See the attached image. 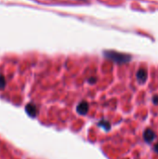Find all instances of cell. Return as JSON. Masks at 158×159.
Returning <instances> with one entry per match:
<instances>
[{"instance_id":"cell-8","label":"cell","mask_w":158,"mask_h":159,"mask_svg":"<svg viewBox=\"0 0 158 159\" xmlns=\"http://www.w3.org/2000/svg\"><path fill=\"white\" fill-rule=\"evenodd\" d=\"M155 151L158 154V143H156V144L155 145Z\"/></svg>"},{"instance_id":"cell-6","label":"cell","mask_w":158,"mask_h":159,"mask_svg":"<svg viewBox=\"0 0 158 159\" xmlns=\"http://www.w3.org/2000/svg\"><path fill=\"white\" fill-rule=\"evenodd\" d=\"M5 84H6V82H5V78L0 75V89H3V88L5 87Z\"/></svg>"},{"instance_id":"cell-4","label":"cell","mask_w":158,"mask_h":159,"mask_svg":"<svg viewBox=\"0 0 158 159\" xmlns=\"http://www.w3.org/2000/svg\"><path fill=\"white\" fill-rule=\"evenodd\" d=\"M88 111V104L86 102H81L77 106V112L82 114V115H85Z\"/></svg>"},{"instance_id":"cell-3","label":"cell","mask_w":158,"mask_h":159,"mask_svg":"<svg viewBox=\"0 0 158 159\" xmlns=\"http://www.w3.org/2000/svg\"><path fill=\"white\" fill-rule=\"evenodd\" d=\"M137 79L140 83L143 84L146 79H147V72L145 69H140L138 72H137Z\"/></svg>"},{"instance_id":"cell-1","label":"cell","mask_w":158,"mask_h":159,"mask_svg":"<svg viewBox=\"0 0 158 159\" xmlns=\"http://www.w3.org/2000/svg\"><path fill=\"white\" fill-rule=\"evenodd\" d=\"M104 55L108 59H110L117 63H126L131 60V57L129 55L115 52V51H106V52H104Z\"/></svg>"},{"instance_id":"cell-2","label":"cell","mask_w":158,"mask_h":159,"mask_svg":"<svg viewBox=\"0 0 158 159\" xmlns=\"http://www.w3.org/2000/svg\"><path fill=\"white\" fill-rule=\"evenodd\" d=\"M155 138H156V133H155L152 129H146V130L143 132V139H144L145 142H147V143H152V142L155 140Z\"/></svg>"},{"instance_id":"cell-7","label":"cell","mask_w":158,"mask_h":159,"mask_svg":"<svg viewBox=\"0 0 158 159\" xmlns=\"http://www.w3.org/2000/svg\"><path fill=\"white\" fill-rule=\"evenodd\" d=\"M153 102L155 104H158V95H155L153 97Z\"/></svg>"},{"instance_id":"cell-5","label":"cell","mask_w":158,"mask_h":159,"mask_svg":"<svg viewBox=\"0 0 158 159\" xmlns=\"http://www.w3.org/2000/svg\"><path fill=\"white\" fill-rule=\"evenodd\" d=\"M26 110H27V112L29 113V115H30V116H34L36 114V108H35L33 104H29V105H27Z\"/></svg>"}]
</instances>
